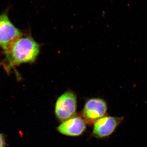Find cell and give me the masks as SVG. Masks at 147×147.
<instances>
[{
    "label": "cell",
    "mask_w": 147,
    "mask_h": 147,
    "mask_svg": "<svg viewBox=\"0 0 147 147\" xmlns=\"http://www.w3.org/2000/svg\"><path fill=\"white\" fill-rule=\"evenodd\" d=\"M40 51L39 43L30 36H22L16 40L5 54V65L6 69L22 64L34 62Z\"/></svg>",
    "instance_id": "obj_1"
},
{
    "label": "cell",
    "mask_w": 147,
    "mask_h": 147,
    "mask_svg": "<svg viewBox=\"0 0 147 147\" xmlns=\"http://www.w3.org/2000/svg\"><path fill=\"white\" fill-rule=\"evenodd\" d=\"M77 105L76 94L70 90L64 92L55 103V113L57 119L62 122L76 115Z\"/></svg>",
    "instance_id": "obj_2"
},
{
    "label": "cell",
    "mask_w": 147,
    "mask_h": 147,
    "mask_svg": "<svg viewBox=\"0 0 147 147\" xmlns=\"http://www.w3.org/2000/svg\"><path fill=\"white\" fill-rule=\"evenodd\" d=\"M23 36L11 22L6 9L0 14V47L6 52L11 45Z\"/></svg>",
    "instance_id": "obj_3"
},
{
    "label": "cell",
    "mask_w": 147,
    "mask_h": 147,
    "mask_svg": "<svg viewBox=\"0 0 147 147\" xmlns=\"http://www.w3.org/2000/svg\"><path fill=\"white\" fill-rule=\"evenodd\" d=\"M108 105L100 98H93L86 101L81 116L87 124H94L96 121L107 115Z\"/></svg>",
    "instance_id": "obj_4"
},
{
    "label": "cell",
    "mask_w": 147,
    "mask_h": 147,
    "mask_svg": "<svg viewBox=\"0 0 147 147\" xmlns=\"http://www.w3.org/2000/svg\"><path fill=\"white\" fill-rule=\"evenodd\" d=\"M123 120V117L105 116L94 124L92 136L97 139L108 138L114 133Z\"/></svg>",
    "instance_id": "obj_5"
},
{
    "label": "cell",
    "mask_w": 147,
    "mask_h": 147,
    "mask_svg": "<svg viewBox=\"0 0 147 147\" xmlns=\"http://www.w3.org/2000/svg\"><path fill=\"white\" fill-rule=\"evenodd\" d=\"M87 123L81 115L74 116L62 122L57 128L60 133L69 137H78L84 134L87 127Z\"/></svg>",
    "instance_id": "obj_6"
},
{
    "label": "cell",
    "mask_w": 147,
    "mask_h": 147,
    "mask_svg": "<svg viewBox=\"0 0 147 147\" xmlns=\"http://www.w3.org/2000/svg\"><path fill=\"white\" fill-rule=\"evenodd\" d=\"M5 147V138L3 134L0 133V147Z\"/></svg>",
    "instance_id": "obj_7"
}]
</instances>
